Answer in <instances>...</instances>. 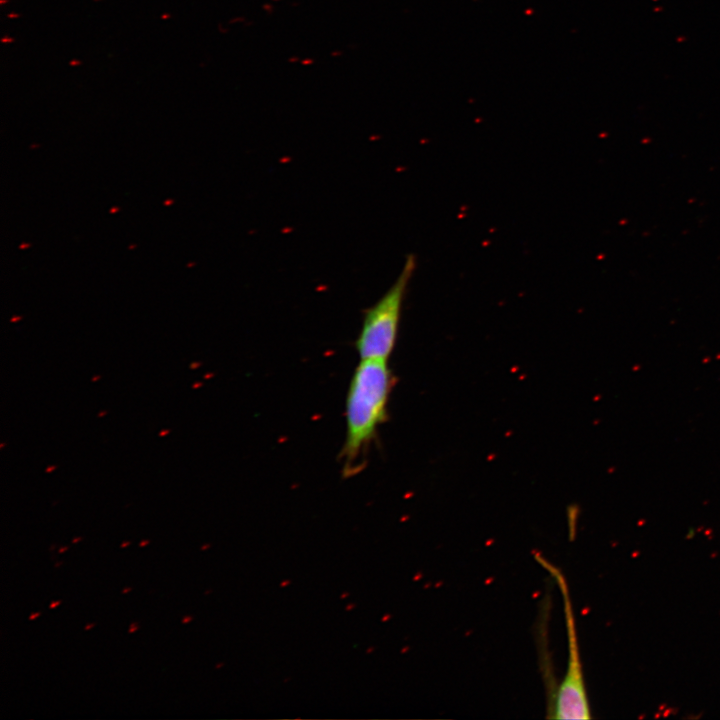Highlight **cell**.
Returning <instances> with one entry per match:
<instances>
[{
	"label": "cell",
	"instance_id": "6da1fadb",
	"mask_svg": "<svg viewBox=\"0 0 720 720\" xmlns=\"http://www.w3.org/2000/svg\"><path fill=\"white\" fill-rule=\"evenodd\" d=\"M395 377L384 359H360L346 397V435L339 458L345 478L366 466L379 427L388 418L387 406Z\"/></svg>",
	"mask_w": 720,
	"mask_h": 720
},
{
	"label": "cell",
	"instance_id": "7a4b0ae2",
	"mask_svg": "<svg viewBox=\"0 0 720 720\" xmlns=\"http://www.w3.org/2000/svg\"><path fill=\"white\" fill-rule=\"evenodd\" d=\"M416 259L407 255L393 285L371 307L364 311L360 333L355 342L360 359H384L391 355L398 334L402 305Z\"/></svg>",
	"mask_w": 720,
	"mask_h": 720
},
{
	"label": "cell",
	"instance_id": "3957f363",
	"mask_svg": "<svg viewBox=\"0 0 720 720\" xmlns=\"http://www.w3.org/2000/svg\"><path fill=\"white\" fill-rule=\"evenodd\" d=\"M538 562L554 576L563 598L564 617L568 637L567 670L554 699V719H590V708L580 660L576 624L568 590L562 573L537 554Z\"/></svg>",
	"mask_w": 720,
	"mask_h": 720
},
{
	"label": "cell",
	"instance_id": "277c9868",
	"mask_svg": "<svg viewBox=\"0 0 720 720\" xmlns=\"http://www.w3.org/2000/svg\"><path fill=\"white\" fill-rule=\"evenodd\" d=\"M138 629H139V624H138L137 622H133V623H131L128 632H129V633H134V632H136Z\"/></svg>",
	"mask_w": 720,
	"mask_h": 720
},
{
	"label": "cell",
	"instance_id": "5b68a950",
	"mask_svg": "<svg viewBox=\"0 0 720 720\" xmlns=\"http://www.w3.org/2000/svg\"><path fill=\"white\" fill-rule=\"evenodd\" d=\"M60 604H61V600L52 601L49 605V608L54 609V608L58 607Z\"/></svg>",
	"mask_w": 720,
	"mask_h": 720
},
{
	"label": "cell",
	"instance_id": "8992f818",
	"mask_svg": "<svg viewBox=\"0 0 720 720\" xmlns=\"http://www.w3.org/2000/svg\"><path fill=\"white\" fill-rule=\"evenodd\" d=\"M13 41H14L13 38H11V37L8 36V35H6V36H4V37L2 38V43H11V42H13Z\"/></svg>",
	"mask_w": 720,
	"mask_h": 720
},
{
	"label": "cell",
	"instance_id": "52a82bcc",
	"mask_svg": "<svg viewBox=\"0 0 720 720\" xmlns=\"http://www.w3.org/2000/svg\"><path fill=\"white\" fill-rule=\"evenodd\" d=\"M192 619H193V616H190V615L184 616V617L182 618V623H183V624H187V623L190 622Z\"/></svg>",
	"mask_w": 720,
	"mask_h": 720
},
{
	"label": "cell",
	"instance_id": "ba28073f",
	"mask_svg": "<svg viewBox=\"0 0 720 720\" xmlns=\"http://www.w3.org/2000/svg\"><path fill=\"white\" fill-rule=\"evenodd\" d=\"M41 615V612H33L29 616V620H34Z\"/></svg>",
	"mask_w": 720,
	"mask_h": 720
},
{
	"label": "cell",
	"instance_id": "9c48e42d",
	"mask_svg": "<svg viewBox=\"0 0 720 720\" xmlns=\"http://www.w3.org/2000/svg\"><path fill=\"white\" fill-rule=\"evenodd\" d=\"M149 543H150V540H149V539H143V540L140 541L139 547L147 546Z\"/></svg>",
	"mask_w": 720,
	"mask_h": 720
},
{
	"label": "cell",
	"instance_id": "30bf717a",
	"mask_svg": "<svg viewBox=\"0 0 720 720\" xmlns=\"http://www.w3.org/2000/svg\"><path fill=\"white\" fill-rule=\"evenodd\" d=\"M70 65H71V66L81 65V61H80V60H77V59H72V60L70 61Z\"/></svg>",
	"mask_w": 720,
	"mask_h": 720
},
{
	"label": "cell",
	"instance_id": "8fae6325",
	"mask_svg": "<svg viewBox=\"0 0 720 720\" xmlns=\"http://www.w3.org/2000/svg\"><path fill=\"white\" fill-rule=\"evenodd\" d=\"M7 17H8V18H11V19H12V18H18V17H19V14L12 12V13H9V14L7 15Z\"/></svg>",
	"mask_w": 720,
	"mask_h": 720
},
{
	"label": "cell",
	"instance_id": "7c38bea8",
	"mask_svg": "<svg viewBox=\"0 0 720 720\" xmlns=\"http://www.w3.org/2000/svg\"><path fill=\"white\" fill-rule=\"evenodd\" d=\"M130 544H131L130 541H124V542H122V543L120 544V547H121V548H125V547L129 546Z\"/></svg>",
	"mask_w": 720,
	"mask_h": 720
},
{
	"label": "cell",
	"instance_id": "4fadbf2b",
	"mask_svg": "<svg viewBox=\"0 0 720 720\" xmlns=\"http://www.w3.org/2000/svg\"><path fill=\"white\" fill-rule=\"evenodd\" d=\"M95 625H96V623H89V624H87V625L85 626L84 629H85L86 631H87V630H90V629H91L92 627H94Z\"/></svg>",
	"mask_w": 720,
	"mask_h": 720
},
{
	"label": "cell",
	"instance_id": "5bb4252c",
	"mask_svg": "<svg viewBox=\"0 0 720 720\" xmlns=\"http://www.w3.org/2000/svg\"><path fill=\"white\" fill-rule=\"evenodd\" d=\"M131 590H132L131 587H125V588L122 590L121 593H122V594H126V593L130 592Z\"/></svg>",
	"mask_w": 720,
	"mask_h": 720
},
{
	"label": "cell",
	"instance_id": "9a60e30c",
	"mask_svg": "<svg viewBox=\"0 0 720 720\" xmlns=\"http://www.w3.org/2000/svg\"><path fill=\"white\" fill-rule=\"evenodd\" d=\"M68 549H69L68 546L61 547L58 552H59V553H63V552H65V551H67Z\"/></svg>",
	"mask_w": 720,
	"mask_h": 720
},
{
	"label": "cell",
	"instance_id": "2e32d148",
	"mask_svg": "<svg viewBox=\"0 0 720 720\" xmlns=\"http://www.w3.org/2000/svg\"><path fill=\"white\" fill-rule=\"evenodd\" d=\"M81 540H82V537L74 538V539L72 540V544H75V543H77V542H79V541H81Z\"/></svg>",
	"mask_w": 720,
	"mask_h": 720
},
{
	"label": "cell",
	"instance_id": "e0dca14e",
	"mask_svg": "<svg viewBox=\"0 0 720 720\" xmlns=\"http://www.w3.org/2000/svg\"><path fill=\"white\" fill-rule=\"evenodd\" d=\"M161 18L164 19V20H165V19H168V18H170V14L164 13V14L161 16Z\"/></svg>",
	"mask_w": 720,
	"mask_h": 720
},
{
	"label": "cell",
	"instance_id": "ac0fdd59",
	"mask_svg": "<svg viewBox=\"0 0 720 720\" xmlns=\"http://www.w3.org/2000/svg\"><path fill=\"white\" fill-rule=\"evenodd\" d=\"M168 433H169L168 430H163V431H161V433H159V435H160V436H164V435H166V434H168Z\"/></svg>",
	"mask_w": 720,
	"mask_h": 720
},
{
	"label": "cell",
	"instance_id": "d6986e66",
	"mask_svg": "<svg viewBox=\"0 0 720 720\" xmlns=\"http://www.w3.org/2000/svg\"><path fill=\"white\" fill-rule=\"evenodd\" d=\"M208 547H209V545L202 546V547H201V550H204V549H206V548H208Z\"/></svg>",
	"mask_w": 720,
	"mask_h": 720
},
{
	"label": "cell",
	"instance_id": "ffe728a7",
	"mask_svg": "<svg viewBox=\"0 0 720 720\" xmlns=\"http://www.w3.org/2000/svg\"><path fill=\"white\" fill-rule=\"evenodd\" d=\"M7 2H8V0H1V4H5Z\"/></svg>",
	"mask_w": 720,
	"mask_h": 720
},
{
	"label": "cell",
	"instance_id": "44dd1931",
	"mask_svg": "<svg viewBox=\"0 0 720 720\" xmlns=\"http://www.w3.org/2000/svg\"><path fill=\"white\" fill-rule=\"evenodd\" d=\"M94 1H101V0H94Z\"/></svg>",
	"mask_w": 720,
	"mask_h": 720
}]
</instances>
